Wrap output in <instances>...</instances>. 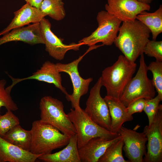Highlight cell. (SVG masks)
I'll return each mask as SVG.
<instances>
[{"label": "cell", "mask_w": 162, "mask_h": 162, "mask_svg": "<svg viewBox=\"0 0 162 162\" xmlns=\"http://www.w3.org/2000/svg\"><path fill=\"white\" fill-rule=\"evenodd\" d=\"M153 75L152 81L158 94L162 97V62H152L147 66Z\"/></svg>", "instance_id": "cell-25"}, {"label": "cell", "mask_w": 162, "mask_h": 162, "mask_svg": "<svg viewBox=\"0 0 162 162\" xmlns=\"http://www.w3.org/2000/svg\"><path fill=\"white\" fill-rule=\"evenodd\" d=\"M136 66L135 62L120 55L112 65L104 69L100 77L106 95L119 99L133 77Z\"/></svg>", "instance_id": "cell-2"}, {"label": "cell", "mask_w": 162, "mask_h": 162, "mask_svg": "<svg viewBox=\"0 0 162 162\" xmlns=\"http://www.w3.org/2000/svg\"><path fill=\"white\" fill-rule=\"evenodd\" d=\"M124 144L122 137L107 147L98 162H129L124 159L122 155Z\"/></svg>", "instance_id": "cell-24"}, {"label": "cell", "mask_w": 162, "mask_h": 162, "mask_svg": "<svg viewBox=\"0 0 162 162\" xmlns=\"http://www.w3.org/2000/svg\"><path fill=\"white\" fill-rule=\"evenodd\" d=\"M7 110L4 115H0V136L2 137L10 129L20 124L19 118L12 111Z\"/></svg>", "instance_id": "cell-26"}, {"label": "cell", "mask_w": 162, "mask_h": 162, "mask_svg": "<svg viewBox=\"0 0 162 162\" xmlns=\"http://www.w3.org/2000/svg\"><path fill=\"white\" fill-rule=\"evenodd\" d=\"M96 19L98 24L97 28L78 43L89 46L99 42L104 45H111L117 36L122 21L106 10L99 12Z\"/></svg>", "instance_id": "cell-7"}, {"label": "cell", "mask_w": 162, "mask_h": 162, "mask_svg": "<svg viewBox=\"0 0 162 162\" xmlns=\"http://www.w3.org/2000/svg\"><path fill=\"white\" fill-rule=\"evenodd\" d=\"M136 19L140 21L150 30L152 40H156L158 36L162 32V5L154 12L144 11L137 15Z\"/></svg>", "instance_id": "cell-22"}, {"label": "cell", "mask_w": 162, "mask_h": 162, "mask_svg": "<svg viewBox=\"0 0 162 162\" xmlns=\"http://www.w3.org/2000/svg\"><path fill=\"white\" fill-rule=\"evenodd\" d=\"M146 100L141 98L135 100L127 107V110L130 115L137 112H141L143 110Z\"/></svg>", "instance_id": "cell-30"}, {"label": "cell", "mask_w": 162, "mask_h": 162, "mask_svg": "<svg viewBox=\"0 0 162 162\" xmlns=\"http://www.w3.org/2000/svg\"><path fill=\"white\" fill-rule=\"evenodd\" d=\"M102 86L100 77L90 91L84 110L95 123L110 131L111 120L109 109L100 93Z\"/></svg>", "instance_id": "cell-9"}, {"label": "cell", "mask_w": 162, "mask_h": 162, "mask_svg": "<svg viewBox=\"0 0 162 162\" xmlns=\"http://www.w3.org/2000/svg\"><path fill=\"white\" fill-rule=\"evenodd\" d=\"M21 41L31 45L44 44L40 23L13 29L0 38V46L13 41Z\"/></svg>", "instance_id": "cell-15"}, {"label": "cell", "mask_w": 162, "mask_h": 162, "mask_svg": "<svg viewBox=\"0 0 162 162\" xmlns=\"http://www.w3.org/2000/svg\"><path fill=\"white\" fill-rule=\"evenodd\" d=\"M42 34L44 41L45 50L51 57L57 60H62L67 51L79 50L82 44L72 43L68 45L63 44L61 39L51 31V24L47 19L43 18L39 22Z\"/></svg>", "instance_id": "cell-12"}, {"label": "cell", "mask_w": 162, "mask_h": 162, "mask_svg": "<svg viewBox=\"0 0 162 162\" xmlns=\"http://www.w3.org/2000/svg\"><path fill=\"white\" fill-rule=\"evenodd\" d=\"M14 17L8 25L0 32V36L12 29L28 25L31 23H39L46 16L40 9L32 7L28 4L22 6L14 12Z\"/></svg>", "instance_id": "cell-17"}, {"label": "cell", "mask_w": 162, "mask_h": 162, "mask_svg": "<svg viewBox=\"0 0 162 162\" xmlns=\"http://www.w3.org/2000/svg\"><path fill=\"white\" fill-rule=\"evenodd\" d=\"M140 66L135 76L132 77L119 98L126 106L138 99L146 100L154 98L156 91L152 80L147 76L148 70L144 53L140 56Z\"/></svg>", "instance_id": "cell-4"}, {"label": "cell", "mask_w": 162, "mask_h": 162, "mask_svg": "<svg viewBox=\"0 0 162 162\" xmlns=\"http://www.w3.org/2000/svg\"><path fill=\"white\" fill-rule=\"evenodd\" d=\"M6 81L5 79L0 80V112L1 108L4 106L7 110L12 111L18 109L17 104L12 100L10 92L5 88Z\"/></svg>", "instance_id": "cell-27"}, {"label": "cell", "mask_w": 162, "mask_h": 162, "mask_svg": "<svg viewBox=\"0 0 162 162\" xmlns=\"http://www.w3.org/2000/svg\"><path fill=\"white\" fill-rule=\"evenodd\" d=\"M122 137L120 134L112 138L97 137L91 139L78 149L81 162H98L107 147Z\"/></svg>", "instance_id": "cell-16"}, {"label": "cell", "mask_w": 162, "mask_h": 162, "mask_svg": "<svg viewBox=\"0 0 162 162\" xmlns=\"http://www.w3.org/2000/svg\"><path fill=\"white\" fill-rule=\"evenodd\" d=\"M41 155L23 150L0 136V162H34Z\"/></svg>", "instance_id": "cell-18"}, {"label": "cell", "mask_w": 162, "mask_h": 162, "mask_svg": "<svg viewBox=\"0 0 162 162\" xmlns=\"http://www.w3.org/2000/svg\"><path fill=\"white\" fill-rule=\"evenodd\" d=\"M118 133L124 142L123 149L129 162H143L146 154L147 139L144 133L122 126Z\"/></svg>", "instance_id": "cell-11"}, {"label": "cell", "mask_w": 162, "mask_h": 162, "mask_svg": "<svg viewBox=\"0 0 162 162\" xmlns=\"http://www.w3.org/2000/svg\"><path fill=\"white\" fill-rule=\"evenodd\" d=\"M104 99L109 110L111 120L110 131L118 133L123 124L132 121L133 117L128 113L127 107L119 99L107 95Z\"/></svg>", "instance_id": "cell-19"}, {"label": "cell", "mask_w": 162, "mask_h": 162, "mask_svg": "<svg viewBox=\"0 0 162 162\" xmlns=\"http://www.w3.org/2000/svg\"><path fill=\"white\" fill-rule=\"evenodd\" d=\"M149 4L136 0H108L106 10L122 22L134 21L137 15L144 11H149Z\"/></svg>", "instance_id": "cell-13"}, {"label": "cell", "mask_w": 162, "mask_h": 162, "mask_svg": "<svg viewBox=\"0 0 162 162\" xmlns=\"http://www.w3.org/2000/svg\"><path fill=\"white\" fill-rule=\"evenodd\" d=\"M26 3L30 6L40 9L44 0H25Z\"/></svg>", "instance_id": "cell-31"}, {"label": "cell", "mask_w": 162, "mask_h": 162, "mask_svg": "<svg viewBox=\"0 0 162 162\" xmlns=\"http://www.w3.org/2000/svg\"><path fill=\"white\" fill-rule=\"evenodd\" d=\"M62 0H44L40 9L46 16L57 21L63 19L66 15Z\"/></svg>", "instance_id": "cell-23"}, {"label": "cell", "mask_w": 162, "mask_h": 162, "mask_svg": "<svg viewBox=\"0 0 162 162\" xmlns=\"http://www.w3.org/2000/svg\"><path fill=\"white\" fill-rule=\"evenodd\" d=\"M38 159L45 162H81L76 134L70 137L69 142L62 150L54 153L42 155Z\"/></svg>", "instance_id": "cell-20"}, {"label": "cell", "mask_w": 162, "mask_h": 162, "mask_svg": "<svg viewBox=\"0 0 162 162\" xmlns=\"http://www.w3.org/2000/svg\"><path fill=\"white\" fill-rule=\"evenodd\" d=\"M8 76L12 80V84L6 88L10 92L15 85L20 82L26 80H35L53 84L65 95L68 94L66 88L62 85L61 74L57 69L56 64L49 61L45 62L40 69L28 77L15 78L9 74Z\"/></svg>", "instance_id": "cell-14"}, {"label": "cell", "mask_w": 162, "mask_h": 162, "mask_svg": "<svg viewBox=\"0 0 162 162\" xmlns=\"http://www.w3.org/2000/svg\"><path fill=\"white\" fill-rule=\"evenodd\" d=\"M162 97L159 95L154 98L146 100L143 110L147 115L148 120V125L153 122L158 109Z\"/></svg>", "instance_id": "cell-29"}, {"label": "cell", "mask_w": 162, "mask_h": 162, "mask_svg": "<svg viewBox=\"0 0 162 162\" xmlns=\"http://www.w3.org/2000/svg\"><path fill=\"white\" fill-rule=\"evenodd\" d=\"M30 152L37 155L51 153L54 150L66 146L70 137L56 128L40 120L34 121L31 130Z\"/></svg>", "instance_id": "cell-3"}, {"label": "cell", "mask_w": 162, "mask_h": 162, "mask_svg": "<svg viewBox=\"0 0 162 162\" xmlns=\"http://www.w3.org/2000/svg\"><path fill=\"white\" fill-rule=\"evenodd\" d=\"M147 139V151L143 162L162 161V105L160 104L154 120L143 132Z\"/></svg>", "instance_id": "cell-10"}, {"label": "cell", "mask_w": 162, "mask_h": 162, "mask_svg": "<svg viewBox=\"0 0 162 162\" xmlns=\"http://www.w3.org/2000/svg\"><path fill=\"white\" fill-rule=\"evenodd\" d=\"M67 114L76 130L78 149L93 138L102 137L112 138L120 135L97 124L81 108L70 109V111Z\"/></svg>", "instance_id": "cell-6"}, {"label": "cell", "mask_w": 162, "mask_h": 162, "mask_svg": "<svg viewBox=\"0 0 162 162\" xmlns=\"http://www.w3.org/2000/svg\"><path fill=\"white\" fill-rule=\"evenodd\" d=\"M2 137L12 144L25 151L30 152L32 134L18 124L9 130Z\"/></svg>", "instance_id": "cell-21"}, {"label": "cell", "mask_w": 162, "mask_h": 162, "mask_svg": "<svg viewBox=\"0 0 162 162\" xmlns=\"http://www.w3.org/2000/svg\"><path fill=\"white\" fill-rule=\"evenodd\" d=\"M40 120L55 127L69 137L76 134L75 128L64 111L62 101L51 96L42 98L39 103Z\"/></svg>", "instance_id": "cell-5"}, {"label": "cell", "mask_w": 162, "mask_h": 162, "mask_svg": "<svg viewBox=\"0 0 162 162\" xmlns=\"http://www.w3.org/2000/svg\"><path fill=\"white\" fill-rule=\"evenodd\" d=\"M154 58L156 60L162 62V41L149 40L143 50V53Z\"/></svg>", "instance_id": "cell-28"}, {"label": "cell", "mask_w": 162, "mask_h": 162, "mask_svg": "<svg viewBox=\"0 0 162 162\" xmlns=\"http://www.w3.org/2000/svg\"><path fill=\"white\" fill-rule=\"evenodd\" d=\"M140 2L149 4L154 0H136Z\"/></svg>", "instance_id": "cell-32"}, {"label": "cell", "mask_w": 162, "mask_h": 162, "mask_svg": "<svg viewBox=\"0 0 162 162\" xmlns=\"http://www.w3.org/2000/svg\"><path fill=\"white\" fill-rule=\"evenodd\" d=\"M114 44L132 62L143 53L144 48L149 40L151 32L140 21L123 22Z\"/></svg>", "instance_id": "cell-1"}, {"label": "cell", "mask_w": 162, "mask_h": 162, "mask_svg": "<svg viewBox=\"0 0 162 162\" xmlns=\"http://www.w3.org/2000/svg\"><path fill=\"white\" fill-rule=\"evenodd\" d=\"M99 47V45H96L89 46L88 49L83 55L69 63L56 64L57 69L59 72H64L68 74L70 78L73 85V92L72 94H68L65 95V96L67 100L71 102L72 109L81 108L80 105V98L87 93L89 85L93 80L92 78L84 79L81 77L78 69L79 64L86 54Z\"/></svg>", "instance_id": "cell-8"}]
</instances>
